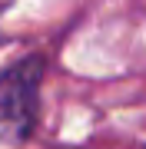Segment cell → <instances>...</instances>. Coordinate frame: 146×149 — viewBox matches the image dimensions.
<instances>
[{
	"instance_id": "6da1fadb",
	"label": "cell",
	"mask_w": 146,
	"mask_h": 149,
	"mask_svg": "<svg viewBox=\"0 0 146 149\" xmlns=\"http://www.w3.org/2000/svg\"><path fill=\"white\" fill-rule=\"evenodd\" d=\"M47 60L40 53H27L7 70H0V143L20 146L37 126L40 86H43Z\"/></svg>"
},
{
	"instance_id": "7a4b0ae2",
	"label": "cell",
	"mask_w": 146,
	"mask_h": 149,
	"mask_svg": "<svg viewBox=\"0 0 146 149\" xmlns=\"http://www.w3.org/2000/svg\"><path fill=\"white\" fill-rule=\"evenodd\" d=\"M7 3H10V0H0V10H3V7H7Z\"/></svg>"
}]
</instances>
